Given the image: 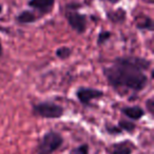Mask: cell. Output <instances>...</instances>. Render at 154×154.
<instances>
[{
    "label": "cell",
    "mask_w": 154,
    "mask_h": 154,
    "mask_svg": "<svg viewBox=\"0 0 154 154\" xmlns=\"http://www.w3.org/2000/svg\"><path fill=\"white\" fill-rule=\"evenodd\" d=\"M152 60L135 55L116 57L112 64L103 69L108 85L114 90H130L139 93L149 82L147 71L151 70Z\"/></svg>",
    "instance_id": "obj_1"
},
{
    "label": "cell",
    "mask_w": 154,
    "mask_h": 154,
    "mask_svg": "<svg viewBox=\"0 0 154 154\" xmlns=\"http://www.w3.org/2000/svg\"><path fill=\"white\" fill-rule=\"evenodd\" d=\"M79 7L80 5H77V3L66 5V11H64V18L73 31H75L77 34L82 35L84 33H86L87 28H88V18H87V15L78 12Z\"/></svg>",
    "instance_id": "obj_2"
},
{
    "label": "cell",
    "mask_w": 154,
    "mask_h": 154,
    "mask_svg": "<svg viewBox=\"0 0 154 154\" xmlns=\"http://www.w3.org/2000/svg\"><path fill=\"white\" fill-rule=\"evenodd\" d=\"M64 138L59 132L49 130L39 138L37 143V154H53L62 147Z\"/></svg>",
    "instance_id": "obj_3"
},
{
    "label": "cell",
    "mask_w": 154,
    "mask_h": 154,
    "mask_svg": "<svg viewBox=\"0 0 154 154\" xmlns=\"http://www.w3.org/2000/svg\"><path fill=\"white\" fill-rule=\"evenodd\" d=\"M32 114L45 119H58L64 114V108L53 101H40L32 105Z\"/></svg>",
    "instance_id": "obj_4"
},
{
    "label": "cell",
    "mask_w": 154,
    "mask_h": 154,
    "mask_svg": "<svg viewBox=\"0 0 154 154\" xmlns=\"http://www.w3.org/2000/svg\"><path fill=\"white\" fill-rule=\"evenodd\" d=\"M75 96L82 106L89 107L93 100L103 98L105 96V92L99 89L90 88V87H79L75 91Z\"/></svg>",
    "instance_id": "obj_5"
},
{
    "label": "cell",
    "mask_w": 154,
    "mask_h": 154,
    "mask_svg": "<svg viewBox=\"0 0 154 154\" xmlns=\"http://www.w3.org/2000/svg\"><path fill=\"white\" fill-rule=\"evenodd\" d=\"M135 150L136 145L128 139L113 143L107 148L108 154H133Z\"/></svg>",
    "instance_id": "obj_6"
},
{
    "label": "cell",
    "mask_w": 154,
    "mask_h": 154,
    "mask_svg": "<svg viewBox=\"0 0 154 154\" xmlns=\"http://www.w3.org/2000/svg\"><path fill=\"white\" fill-rule=\"evenodd\" d=\"M56 0H30L28 5L34 11H37L41 17L50 14L55 7Z\"/></svg>",
    "instance_id": "obj_7"
},
{
    "label": "cell",
    "mask_w": 154,
    "mask_h": 154,
    "mask_svg": "<svg viewBox=\"0 0 154 154\" xmlns=\"http://www.w3.org/2000/svg\"><path fill=\"white\" fill-rule=\"evenodd\" d=\"M120 113L132 122H138L146 115V111L140 106H126L120 109Z\"/></svg>",
    "instance_id": "obj_8"
},
{
    "label": "cell",
    "mask_w": 154,
    "mask_h": 154,
    "mask_svg": "<svg viewBox=\"0 0 154 154\" xmlns=\"http://www.w3.org/2000/svg\"><path fill=\"white\" fill-rule=\"evenodd\" d=\"M41 17L39 14H36L35 11H30V10H24V11L20 12L17 14L15 17V20L17 23L19 24H31L36 22Z\"/></svg>",
    "instance_id": "obj_9"
},
{
    "label": "cell",
    "mask_w": 154,
    "mask_h": 154,
    "mask_svg": "<svg viewBox=\"0 0 154 154\" xmlns=\"http://www.w3.org/2000/svg\"><path fill=\"white\" fill-rule=\"evenodd\" d=\"M106 16H107L108 20L111 21L112 23L122 24V23H124L127 19V12L125 11L124 9L119 8V9L108 11L107 14H106Z\"/></svg>",
    "instance_id": "obj_10"
},
{
    "label": "cell",
    "mask_w": 154,
    "mask_h": 154,
    "mask_svg": "<svg viewBox=\"0 0 154 154\" xmlns=\"http://www.w3.org/2000/svg\"><path fill=\"white\" fill-rule=\"evenodd\" d=\"M135 26L136 29L140 31H150L152 32L153 31V20H152L151 17L149 16H141L138 19H136V22H135Z\"/></svg>",
    "instance_id": "obj_11"
},
{
    "label": "cell",
    "mask_w": 154,
    "mask_h": 154,
    "mask_svg": "<svg viewBox=\"0 0 154 154\" xmlns=\"http://www.w3.org/2000/svg\"><path fill=\"white\" fill-rule=\"evenodd\" d=\"M118 127L122 130V132H127L129 134H133L136 130V125L134 122H131L130 119H119L118 120Z\"/></svg>",
    "instance_id": "obj_12"
},
{
    "label": "cell",
    "mask_w": 154,
    "mask_h": 154,
    "mask_svg": "<svg viewBox=\"0 0 154 154\" xmlns=\"http://www.w3.org/2000/svg\"><path fill=\"white\" fill-rule=\"evenodd\" d=\"M73 51L70 47H66V45H63V47H59L57 50L55 51V55L58 59L60 60H66L71 57Z\"/></svg>",
    "instance_id": "obj_13"
},
{
    "label": "cell",
    "mask_w": 154,
    "mask_h": 154,
    "mask_svg": "<svg viewBox=\"0 0 154 154\" xmlns=\"http://www.w3.org/2000/svg\"><path fill=\"white\" fill-rule=\"evenodd\" d=\"M105 131L106 133H108L109 135L111 136H117V135L122 134V130L118 127V125H113V124H110V122H106L105 124Z\"/></svg>",
    "instance_id": "obj_14"
},
{
    "label": "cell",
    "mask_w": 154,
    "mask_h": 154,
    "mask_svg": "<svg viewBox=\"0 0 154 154\" xmlns=\"http://www.w3.org/2000/svg\"><path fill=\"white\" fill-rule=\"evenodd\" d=\"M111 37H112V32H110V31H101L98 34V36H97L96 45H98V47H101V45H106V43L111 39Z\"/></svg>",
    "instance_id": "obj_15"
},
{
    "label": "cell",
    "mask_w": 154,
    "mask_h": 154,
    "mask_svg": "<svg viewBox=\"0 0 154 154\" xmlns=\"http://www.w3.org/2000/svg\"><path fill=\"white\" fill-rule=\"evenodd\" d=\"M89 152H90V146L88 143H82L70 150V154H89Z\"/></svg>",
    "instance_id": "obj_16"
},
{
    "label": "cell",
    "mask_w": 154,
    "mask_h": 154,
    "mask_svg": "<svg viewBox=\"0 0 154 154\" xmlns=\"http://www.w3.org/2000/svg\"><path fill=\"white\" fill-rule=\"evenodd\" d=\"M146 111L149 114L153 115L154 113V99L153 97H150L146 100Z\"/></svg>",
    "instance_id": "obj_17"
},
{
    "label": "cell",
    "mask_w": 154,
    "mask_h": 154,
    "mask_svg": "<svg viewBox=\"0 0 154 154\" xmlns=\"http://www.w3.org/2000/svg\"><path fill=\"white\" fill-rule=\"evenodd\" d=\"M3 55V47H2V42H1V38H0V58L2 57Z\"/></svg>",
    "instance_id": "obj_18"
},
{
    "label": "cell",
    "mask_w": 154,
    "mask_h": 154,
    "mask_svg": "<svg viewBox=\"0 0 154 154\" xmlns=\"http://www.w3.org/2000/svg\"><path fill=\"white\" fill-rule=\"evenodd\" d=\"M146 1H147L149 5H153V2H154V0H146Z\"/></svg>",
    "instance_id": "obj_19"
},
{
    "label": "cell",
    "mask_w": 154,
    "mask_h": 154,
    "mask_svg": "<svg viewBox=\"0 0 154 154\" xmlns=\"http://www.w3.org/2000/svg\"><path fill=\"white\" fill-rule=\"evenodd\" d=\"M2 10H3V8H2V5H0V14L2 13Z\"/></svg>",
    "instance_id": "obj_20"
}]
</instances>
